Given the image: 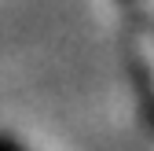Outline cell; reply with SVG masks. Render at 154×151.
Listing matches in <instances>:
<instances>
[{
	"instance_id": "1",
	"label": "cell",
	"mask_w": 154,
	"mask_h": 151,
	"mask_svg": "<svg viewBox=\"0 0 154 151\" xmlns=\"http://www.w3.org/2000/svg\"><path fill=\"white\" fill-rule=\"evenodd\" d=\"M0 151H26V147L15 144V140H8V137H0Z\"/></svg>"
}]
</instances>
